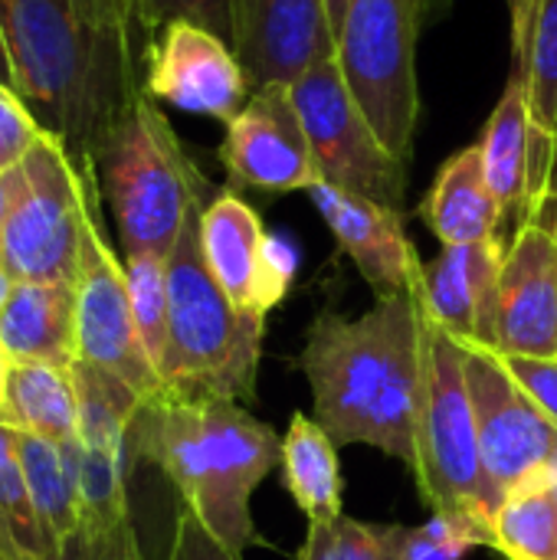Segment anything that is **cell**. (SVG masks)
<instances>
[{
  "label": "cell",
  "mask_w": 557,
  "mask_h": 560,
  "mask_svg": "<svg viewBox=\"0 0 557 560\" xmlns=\"http://www.w3.org/2000/svg\"><path fill=\"white\" fill-rule=\"evenodd\" d=\"M489 548V528L473 518L433 515L420 528H407V560H456L469 548Z\"/></svg>",
  "instance_id": "cell-32"
},
{
  "label": "cell",
  "mask_w": 557,
  "mask_h": 560,
  "mask_svg": "<svg viewBox=\"0 0 557 560\" xmlns=\"http://www.w3.org/2000/svg\"><path fill=\"white\" fill-rule=\"evenodd\" d=\"M207 203V200H204ZM187 217L167 256V354L164 394L190 400H256L266 318L240 312L210 276L200 249V210Z\"/></svg>",
  "instance_id": "cell-4"
},
{
  "label": "cell",
  "mask_w": 557,
  "mask_h": 560,
  "mask_svg": "<svg viewBox=\"0 0 557 560\" xmlns=\"http://www.w3.org/2000/svg\"><path fill=\"white\" fill-rule=\"evenodd\" d=\"M295 560H407V525H378L338 515L309 525Z\"/></svg>",
  "instance_id": "cell-28"
},
{
  "label": "cell",
  "mask_w": 557,
  "mask_h": 560,
  "mask_svg": "<svg viewBox=\"0 0 557 560\" xmlns=\"http://www.w3.org/2000/svg\"><path fill=\"white\" fill-rule=\"evenodd\" d=\"M489 548L506 560H557V476L502 495L489 522Z\"/></svg>",
  "instance_id": "cell-26"
},
{
  "label": "cell",
  "mask_w": 557,
  "mask_h": 560,
  "mask_svg": "<svg viewBox=\"0 0 557 560\" xmlns=\"http://www.w3.org/2000/svg\"><path fill=\"white\" fill-rule=\"evenodd\" d=\"M502 361L557 427V358H502Z\"/></svg>",
  "instance_id": "cell-35"
},
{
  "label": "cell",
  "mask_w": 557,
  "mask_h": 560,
  "mask_svg": "<svg viewBox=\"0 0 557 560\" xmlns=\"http://www.w3.org/2000/svg\"><path fill=\"white\" fill-rule=\"evenodd\" d=\"M479 345L502 358H557V243L545 213L512 233Z\"/></svg>",
  "instance_id": "cell-13"
},
{
  "label": "cell",
  "mask_w": 557,
  "mask_h": 560,
  "mask_svg": "<svg viewBox=\"0 0 557 560\" xmlns=\"http://www.w3.org/2000/svg\"><path fill=\"white\" fill-rule=\"evenodd\" d=\"M423 223L443 246H466L502 240V210L486 180L483 148L469 144L456 151L437 174L430 194L420 203Z\"/></svg>",
  "instance_id": "cell-21"
},
{
  "label": "cell",
  "mask_w": 557,
  "mask_h": 560,
  "mask_svg": "<svg viewBox=\"0 0 557 560\" xmlns=\"http://www.w3.org/2000/svg\"><path fill=\"white\" fill-rule=\"evenodd\" d=\"M76 394H79V499L82 522L92 532L112 528L128 515V472L135 463L131 430L144 407L125 381L115 374L72 361Z\"/></svg>",
  "instance_id": "cell-12"
},
{
  "label": "cell",
  "mask_w": 557,
  "mask_h": 560,
  "mask_svg": "<svg viewBox=\"0 0 557 560\" xmlns=\"http://www.w3.org/2000/svg\"><path fill=\"white\" fill-rule=\"evenodd\" d=\"M509 3V16H512V46L519 49L525 43V30H529V7L532 0H506Z\"/></svg>",
  "instance_id": "cell-38"
},
{
  "label": "cell",
  "mask_w": 557,
  "mask_h": 560,
  "mask_svg": "<svg viewBox=\"0 0 557 560\" xmlns=\"http://www.w3.org/2000/svg\"><path fill=\"white\" fill-rule=\"evenodd\" d=\"M13 92L92 171L95 148L144 95V49L118 0H0Z\"/></svg>",
  "instance_id": "cell-1"
},
{
  "label": "cell",
  "mask_w": 557,
  "mask_h": 560,
  "mask_svg": "<svg viewBox=\"0 0 557 560\" xmlns=\"http://www.w3.org/2000/svg\"><path fill=\"white\" fill-rule=\"evenodd\" d=\"M233 49L253 82H295L335 52L328 0H236Z\"/></svg>",
  "instance_id": "cell-19"
},
{
  "label": "cell",
  "mask_w": 557,
  "mask_h": 560,
  "mask_svg": "<svg viewBox=\"0 0 557 560\" xmlns=\"http://www.w3.org/2000/svg\"><path fill=\"white\" fill-rule=\"evenodd\" d=\"M466 384L476 410L479 450L499 495L557 476V427L515 381L502 354L466 345Z\"/></svg>",
  "instance_id": "cell-11"
},
{
  "label": "cell",
  "mask_w": 557,
  "mask_h": 560,
  "mask_svg": "<svg viewBox=\"0 0 557 560\" xmlns=\"http://www.w3.org/2000/svg\"><path fill=\"white\" fill-rule=\"evenodd\" d=\"M0 420L16 433L43 436L53 443L79 433V394L72 368L59 364H13Z\"/></svg>",
  "instance_id": "cell-25"
},
{
  "label": "cell",
  "mask_w": 557,
  "mask_h": 560,
  "mask_svg": "<svg viewBox=\"0 0 557 560\" xmlns=\"http://www.w3.org/2000/svg\"><path fill=\"white\" fill-rule=\"evenodd\" d=\"M10 368H13V361H10V354L3 351V345H0V407H3V394H7V377H10Z\"/></svg>",
  "instance_id": "cell-42"
},
{
  "label": "cell",
  "mask_w": 557,
  "mask_h": 560,
  "mask_svg": "<svg viewBox=\"0 0 557 560\" xmlns=\"http://www.w3.org/2000/svg\"><path fill=\"white\" fill-rule=\"evenodd\" d=\"M545 217H548V223H552V233H555V243H557V194L555 197H548V203H545V210H542Z\"/></svg>",
  "instance_id": "cell-45"
},
{
  "label": "cell",
  "mask_w": 557,
  "mask_h": 560,
  "mask_svg": "<svg viewBox=\"0 0 557 560\" xmlns=\"http://www.w3.org/2000/svg\"><path fill=\"white\" fill-rule=\"evenodd\" d=\"M0 522L10 532L20 560H49L39 518L26 489V476L16 453V430L0 420Z\"/></svg>",
  "instance_id": "cell-31"
},
{
  "label": "cell",
  "mask_w": 557,
  "mask_h": 560,
  "mask_svg": "<svg viewBox=\"0 0 557 560\" xmlns=\"http://www.w3.org/2000/svg\"><path fill=\"white\" fill-rule=\"evenodd\" d=\"M72 341L76 361L102 368L125 381L138 397L164 394L161 374L151 364L131 315L125 262L112 253L95 210L85 220L79 266L72 279Z\"/></svg>",
  "instance_id": "cell-10"
},
{
  "label": "cell",
  "mask_w": 557,
  "mask_h": 560,
  "mask_svg": "<svg viewBox=\"0 0 557 560\" xmlns=\"http://www.w3.org/2000/svg\"><path fill=\"white\" fill-rule=\"evenodd\" d=\"M479 148L486 180L502 210V223H512L519 230L529 220L542 217L552 197L557 141L535 128L525 79L519 69H512V79L486 121Z\"/></svg>",
  "instance_id": "cell-17"
},
{
  "label": "cell",
  "mask_w": 557,
  "mask_h": 560,
  "mask_svg": "<svg viewBox=\"0 0 557 560\" xmlns=\"http://www.w3.org/2000/svg\"><path fill=\"white\" fill-rule=\"evenodd\" d=\"M309 197L378 299L420 295L423 262L404 230L401 210L348 194L335 184H318Z\"/></svg>",
  "instance_id": "cell-18"
},
{
  "label": "cell",
  "mask_w": 557,
  "mask_h": 560,
  "mask_svg": "<svg viewBox=\"0 0 557 560\" xmlns=\"http://www.w3.org/2000/svg\"><path fill=\"white\" fill-rule=\"evenodd\" d=\"M220 161L236 187L292 194L325 184L289 82L253 89L243 112L227 121Z\"/></svg>",
  "instance_id": "cell-14"
},
{
  "label": "cell",
  "mask_w": 557,
  "mask_h": 560,
  "mask_svg": "<svg viewBox=\"0 0 557 560\" xmlns=\"http://www.w3.org/2000/svg\"><path fill=\"white\" fill-rule=\"evenodd\" d=\"M279 469H282L286 492L295 499L309 525L345 515V479L338 466V443L315 417L292 413L289 430L282 436Z\"/></svg>",
  "instance_id": "cell-24"
},
{
  "label": "cell",
  "mask_w": 557,
  "mask_h": 560,
  "mask_svg": "<svg viewBox=\"0 0 557 560\" xmlns=\"http://www.w3.org/2000/svg\"><path fill=\"white\" fill-rule=\"evenodd\" d=\"M49 560H92V532H89V525H82L79 532H72V535L59 545L56 558Z\"/></svg>",
  "instance_id": "cell-37"
},
{
  "label": "cell",
  "mask_w": 557,
  "mask_h": 560,
  "mask_svg": "<svg viewBox=\"0 0 557 560\" xmlns=\"http://www.w3.org/2000/svg\"><path fill=\"white\" fill-rule=\"evenodd\" d=\"M292 98L325 184L401 210L407 194V164L394 158L371 128L341 75L335 52L309 66L292 82Z\"/></svg>",
  "instance_id": "cell-9"
},
{
  "label": "cell",
  "mask_w": 557,
  "mask_h": 560,
  "mask_svg": "<svg viewBox=\"0 0 557 560\" xmlns=\"http://www.w3.org/2000/svg\"><path fill=\"white\" fill-rule=\"evenodd\" d=\"M0 82L13 89V66H10V52H7V39H3V30H0Z\"/></svg>",
  "instance_id": "cell-39"
},
{
  "label": "cell",
  "mask_w": 557,
  "mask_h": 560,
  "mask_svg": "<svg viewBox=\"0 0 557 560\" xmlns=\"http://www.w3.org/2000/svg\"><path fill=\"white\" fill-rule=\"evenodd\" d=\"M557 194V154H555V174H552V197Z\"/></svg>",
  "instance_id": "cell-46"
},
{
  "label": "cell",
  "mask_w": 557,
  "mask_h": 560,
  "mask_svg": "<svg viewBox=\"0 0 557 560\" xmlns=\"http://www.w3.org/2000/svg\"><path fill=\"white\" fill-rule=\"evenodd\" d=\"M95 174L43 131L30 154L7 171L3 262L16 282H72L92 213Z\"/></svg>",
  "instance_id": "cell-7"
},
{
  "label": "cell",
  "mask_w": 557,
  "mask_h": 560,
  "mask_svg": "<svg viewBox=\"0 0 557 560\" xmlns=\"http://www.w3.org/2000/svg\"><path fill=\"white\" fill-rule=\"evenodd\" d=\"M345 10H348V0H328V16H332V30L338 33L341 20H345Z\"/></svg>",
  "instance_id": "cell-43"
},
{
  "label": "cell",
  "mask_w": 557,
  "mask_h": 560,
  "mask_svg": "<svg viewBox=\"0 0 557 560\" xmlns=\"http://www.w3.org/2000/svg\"><path fill=\"white\" fill-rule=\"evenodd\" d=\"M39 138H43V128L33 118V112L23 105V98L10 85L0 82V174L16 167Z\"/></svg>",
  "instance_id": "cell-33"
},
{
  "label": "cell",
  "mask_w": 557,
  "mask_h": 560,
  "mask_svg": "<svg viewBox=\"0 0 557 560\" xmlns=\"http://www.w3.org/2000/svg\"><path fill=\"white\" fill-rule=\"evenodd\" d=\"M16 453H20V466L26 476V489L39 518L46 551L49 558H56L59 545L85 525L82 499H79V472H82L79 433L62 443L16 433Z\"/></svg>",
  "instance_id": "cell-23"
},
{
  "label": "cell",
  "mask_w": 557,
  "mask_h": 560,
  "mask_svg": "<svg viewBox=\"0 0 557 560\" xmlns=\"http://www.w3.org/2000/svg\"><path fill=\"white\" fill-rule=\"evenodd\" d=\"M118 7L144 56L154 36L177 20L207 26L230 46L236 39V0H118Z\"/></svg>",
  "instance_id": "cell-30"
},
{
  "label": "cell",
  "mask_w": 557,
  "mask_h": 560,
  "mask_svg": "<svg viewBox=\"0 0 557 560\" xmlns=\"http://www.w3.org/2000/svg\"><path fill=\"white\" fill-rule=\"evenodd\" d=\"M13 285H16V279L10 276V269H7V262H3V256H0V312H3V305H7Z\"/></svg>",
  "instance_id": "cell-40"
},
{
  "label": "cell",
  "mask_w": 557,
  "mask_h": 560,
  "mask_svg": "<svg viewBox=\"0 0 557 560\" xmlns=\"http://www.w3.org/2000/svg\"><path fill=\"white\" fill-rule=\"evenodd\" d=\"M92 171L125 256H171L187 217L204 203V177L151 95H138L108 128Z\"/></svg>",
  "instance_id": "cell-5"
},
{
  "label": "cell",
  "mask_w": 557,
  "mask_h": 560,
  "mask_svg": "<svg viewBox=\"0 0 557 560\" xmlns=\"http://www.w3.org/2000/svg\"><path fill=\"white\" fill-rule=\"evenodd\" d=\"M0 345L13 364L72 368V282H16L0 312Z\"/></svg>",
  "instance_id": "cell-22"
},
{
  "label": "cell",
  "mask_w": 557,
  "mask_h": 560,
  "mask_svg": "<svg viewBox=\"0 0 557 560\" xmlns=\"http://www.w3.org/2000/svg\"><path fill=\"white\" fill-rule=\"evenodd\" d=\"M125 282L131 299V315L138 338L151 358V364L161 374L164 354H167V256L158 253H128L125 259Z\"/></svg>",
  "instance_id": "cell-29"
},
{
  "label": "cell",
  "mask_w": 557,
  "mask_h": 560,
  "mask_svg": "<svg viewBox=\"0 0 557 560\" xmlns=\"http://www.w3.org/2000/svg\"><path fill=\"white\" fill-rule=\"evenodd\" d=\"M509 243L486 240L466 246H443L433 262L423 266L420 305L423 315L466 345H479L483 318L489 312Z\"/></svg>",
  "instance_id": "cell-20"
},
{
  "label": "cell",
  "mask_w": 557,
  "mask_h": 560,
  "mask_svg": "<svg viewBox=\"0 0 557 560\" xmlns=\"http://www.w3.org/2000/svg\"><path fill=\"white\" fill-rule=\"evenodd\" d=\"M200 249L210 276L240 312L266 318L286 299L292 266L236 190H220L204 203Z\"/></svg>",
  "instance_id": "cell-16"
},
{
  "label": "cell",
  "mask_w": 557,
  "mask_h": 560,
  "mask_svg": "<svg viewBox=\"0 0 557 560\" xmlns=\"http://www.w3.org/2000/svg\"><path fill=\"white\" fill-rule=\"evenodd\" d=\"M92 560H144L131 518H125L112 528L92 532Z\"/></svg>",
  "instance_id": "cell-36"
},
{
  "label": "cell",
  "mask_w": 557,
  "mask_h": 560,
  "mask_svg": "<svg viewBox=\"0 0 557 560\" xmlns=\"http://www.w3.org/2000/svg\"><path fill=\"white\" fill-rule=\"evenodd\" d=\"M3 223H7V174H0V256H3Z\"/></svg>",
  "instance_id": "cell-44"
},
{
  "label": "cell",
  "mask_w": 557,
  "mask_h": 560,
  "mask_svg": "<svg viewBox=\"0 0 557 560\" xmlns=\"http://www.w3.org/2000/svg\"><path fill=\"white\" fill-rule=\"evenodd\" d=\"M423 0H348L335 33L341 75L378 138L404 164L420 118L417 33Z\"/></svg>",
  "instance_id": "cell-8"
},
{
  "label": "cell",
  "mask_w": 557,
  "mask_h": 560,
  "mask_svg": "<svg viewBox=\"0 0 557 560\" xmlns=\"http://www.w3.org/2000/svg\"><path fill=\"white\" fill-rule=\"evenodd\" d=\"M144 95L227 125L250 102L253 82L227 39L207 26L177 20L148 46Z\"/></svg>",
  "instance_id": "cell-15"
},
{
  "label": "cell",
  "mask_w": 557,
  "mask_h": 560,
  "mask_svg": "<svg viewBox=\"0 0 557 560\" xmlns=\"http://www.w3.org/2000/svg\"><path fill=\"white\" fill-rule=\"evenodd\" d=\"M420 499L433 515L473 518L489 528L502 495L492 486L476 430V410L466 384V341L430 322L427 338V397L417 430Z\"/></svg>",
  "instance_id": "cell-6"
},
{
  "label": "cell",
  "mask_w": 557,
  "mask_h": 560,
  "mask_svg": "<svg viewBox=\"0 0 557 560\" xmlns=\"http://www.w3.org/2000/svg\"><path fill=\"white\" fill-rule=\"evenodd\" d=\"M515 69L525 79L535 128L557 141V0H532Z\"/></svg>",
  "instance_id": "cell-27"
},
{
  "label": "cell",
  "mask_w": 557,
  "mask_h": 560,
  "mask_svg": "<svg viewBox=\"0 0 557 560\" xmlns=\"http://www.w3.org/2000/svg\"><path fill=\"white\" fill-rule=\"evenodd\" d=\"M131 450L135 459L164 472L181 509L197 515L230 551L243 555L263 545L250 499L279 466L282 436L243 404L158 394L135 420Z\"/></svg>",
  "instance_id": "cell-3"
},
{
  "label": "cell",
  "mask_w": 557,
  "mask_h": 560,
  "mask_svg": "<svg viewBox=\"0 0 557 560\" xmlns=\"http://www.w3.org/2000/svg\"><path fill=\"white\" fill-rule=\"evenodd\" d=\"M0 560H20V551H16V545H13L10 532L3 528V522H0Z\"/></svg>",
  "instance_id": "cell-41"
},
{
  "label": "cell",
  "mask_w": 557,
  "mask_h": 560,
  "mask_svg": "<svg viewBox=\"0 0 557 560\" xmlns=\"http://www.w3.org/2000/svg\"><path fill=\"white\" fill-rule=\"evenodd\" d=\"M167 560H243V555L230 551L197 515L181 509L174 522Z\"/></svg>",
  "instance_id": "cell-34"
},
{
  "label": "cell",
  "mask_w": 557,
  "mask_h": 560,
  "mask_svg": "<svg viewBox=\"0 0 557 560\" xmlns=\"http://www.w3.org/2000/svg\"><path fill=\"white\" fill-rule=\"evenodd\" d=\"M427 338L430 318L417 295L378 299L358 318L332 308L315 315L295 368L309 381L315 420L338 446H374L414 472Z\"/></svg>",
  "instance_id": "cell-2"
}]
</instances>
